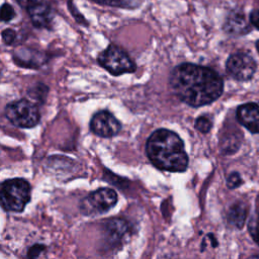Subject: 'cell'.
<instances>
[{"label": "cell", "mask_w": 259, "mask_h": 259, "mask_svg": "<svg viewBox=\"0 0 259 259\" xmlns=\"http://www.w3.org/2000/svg\"><path fill=\"white\" fill-rule=\"evenodd\" d=\"M97 61L101 67L114 76L124 73H133L137 69L135 62L128 54L115 45H110L102 51L99 54Z\"/></svg>", "instance_id": "cell-4"}, {"label": "cell", "mask_w": 259, "mask_h": 259, "mask_svg": "<svg viewBox=\"0 0 259 259\" xmlns=\"http://www.w3.org/2000/svg\"><path fill=\"white\" fill-rule=\"evenodd\" d=\"M33 26L37 28H49L53 22L54 11L46 1H36L26 9Z\"/></svg>", "instance_id": "cell-10"}, {"label": "cell", "mask_w": 259, "mask_h": 259, "mask_svg": "<svg viewBox=\"0 0 259 259\" xmlns=\"http://www.w3.org/2000/svg\"><path fill=\"white\" fill-rule=\"evenodd\" d=\"M5 115L13 125L22 128L33 127L40 119L38 107L27 99L8 103L5 107Z\"/></svg>", "instance_id": "cell-5"}, {"label": "cell", "mask_w": 259, "mask_h": 259, "mask_svg": "<svg viewBox=\"0 0 259 259\" xmlns=\"http://www.w3.org/2000/svg\"><path fill=\"white\" fill-rule=\"evenodd\" d=\"M247 212V207L243 202H236L228 211V222L237 229H242L246 223Z\"/></svg>", "instance_id": "cell-13"}, {"label": "cell", "mask_w": 259, "mask_h": 259, "mask_svg": "<svg viewBox=\"0 0 259 259\" xmlns=\"http://www.w3.org/2000/svg\"><path fill=\"white\" fill-rule=\"evenodd\" d=\"M196 130H198L202 134H206L210 131L212 126L211 120L207 116H199L196 118L195 123H194Z\"/></svg>", "instance_id": "cell-16"}, {"label": "cell", "mask_w": 259, "mask_h": 259, "mask_svg": "<svg viewBox=\"0 0 259 259\" xmlns=\"http://www.w3.org/2000/svg\"><path fill=\"white\" fill-rule=\"evenodd\" d=\"M30 185L22 178H12L2 182L1 205L7 211L21 212L30 200Z\"/></svg>", "instance_id": "cell-3"}, {"label": "cell", "mask_w": 259, "mask_h": 259, "mask_svg": "<svg viewBox=\"0 0 259 259\" xmlns=\"http://www.w3.org/2000/svg\"><path fill=\"white\" fill-rule=\"evenodd\" d=\"M252 257H255V258H259V255H255V256H252Z\"/></svg>", "instance_id": "cell-25"}, {"label": "cell", "mask_w": 259, "mask_h": 259, "mask_svg": "<svg viewBox=\"0 0 259 259\" xmlns=\"http://www.w3.org/2000/svg\"><path fill=\"white\" fill-rule=\"evenodd\" d=\"M243 140V135L238 128L227 133L221 140V149L225 154H233L238 151Z\"/></svg>", "instance_id": "cell-12"}, {"label": "cell", "mask_w": 259, "mask_h": 259, "mask_svg": "<svg viewBox=\"0 0 259 259\" xmlns=\"http://www.w3.org/2000/svg\"><path fill=\"white\" fill-rule=\"evenodd\" d=\"M90 130L98 137L112 138L120 132L121 124L109 111L101 110L92 116L90 121Z\"/></svg>", "instance_id": "cell-8"}, {"label": "cell", "mask_w": 259, "mask_h": 259, "mask_svg": "<svg viewBox=\"0 0 259 259\" xmlns=\"http://www.w3.org/2000/svg\"><path fill=\"white\" fill-rule=\"evenodd\" d=\"M250 22L252 25L259 30V10L255 9L250 13Z\"/></svg>", "instance_id": "cell-22"}, {"label": "cell", "mask_w": 259, "mask_h": 259, "mask_svg": "<svg viewBox=\"0 0 259 259\" xmlns=\"http://www.w3.org/2000/svg\"><path fill=\"white\" fill-rule=\"evenodd\" d=\"M68 7H69V9H70V11H71V14L74 16V18L76 19L77 22L82 23V24H87L86 19L84 18V16H83L81 13H79L78 9H77L76 6L74 5V2H72L71 0H69V1H68Z\"/></svg>", "instance_id": "cell-20"}, {"label": "cell", "mask_w": 259, "mask_h": 259, "mask_svg": "<svg viewBox=\"0 0 259 259\" xmlns=\"http://www.w3.org/2000/svg\"><path fill=\"white\" fill-rule=\"evenodd\" d=\"M127 229L128 226L126 222L119 219L110 220L105 226L106 235L113 242L121 240L124 234L127 232Z\"/></svg>", "instance_id": "cell-14"}, {"label": "cell", "mask_w": 259, "mask_h": 259, "mask_svg": "<svg viewBox=\"0 0 259 259\" xmlns=\"http://www.w3.org/2000/svg\"><path fill=\"white\" fill-rule=\"evenodd\" d=\"M169 85L179 100L193 107L212 103L224 91L223 79L214 70L190 63L172 70Z\"/></svg>", "instance_id": "cell-1"}, {"label": "cell", "mask_w": 259, "mask_h": 259, "mask_svg": "<svg viewBox=\"0 0 259 259\" xmlns=\"http://www.w3.org/2000/svg\"><path fill=\"white\" fill-rule=\"evenodd\" d=\"M236 118L243 126L253 134H259V105L253 102L240 105Z\"/></svg>", "instance_id": "cell-9"}, {"label": "cell", "mask_w": 259, "mask_h": 259, "mask_svg": "<svg viewBox=\"0 0 259 259\" xmlns=\"http://www.w3.org/2000/svg\"><path fill=\"white\" fill-rule=\"evenodd\" d=\"M20 7L22 8H29L31 5H33L37 0H14Z\"/></svg>", "instance_id": "cell-23"}, {"label": "cell", "mask_w": 259, "mask_h": 259, "mask_svg": "<svg viewBox=\"0 0 259 259\" xmlns=\"http://www.w3.org/2000/svg\"><path fill=\"white\" fill-rule=\"evenodd\" d=\"M224 30L232 35H243L248 33L251 27L241 11H232L225 21Z\"/></svg>", "instance_id": "cell-11"}, {"label": "cell", "mask_w": 259, "mask_h": 259, "mask_svg": "<svg viewBox=\"0 0 259 259\" xmlns=\"http://www.w3.org/2000/svg\"><path fill=\"white\" fill-rule=\"evenodd\" d=\"M1 20L3 22H8L15 17V10L13 6L9 3H3L1 6Z\"/></svg>", "instance_id": "cell-17"}, {"label": "cell", "mask_w": 259, "mask_h": 259, "mask_svg": "<svg viewBox=\"0 0 259 259\" xmlns=\"http://www.w3.org/2000/svg\"><path fill=\"white\" fill-rule=\"evenodd\" d=\"M117 202V194L111 188H99L86 196L80 204L81 211L86 215L100 214L111 207Z\"/></svg>", "instance_id": "cell-6"}, {"label": "cell", "mask_w": 259, "mask_h": 259, "mask_svg": "<svg viewBox=\"0 0 259 259\" xmlns=\"http://www.w3.org/2000/svg\"><path fill=\"white\" fill-rule=\"evenodd\" d=\"M249 232L254 241L259 245V215L249 223Z\"/></svg>", "instance_id": "cell-19"}, {"label": "cell", "mask_w": 259, "mask_h": 259, "mask_svg": "<svg viewBox=\"0 0 259 259\" xmlns=\"http://www.w3.org/2000/svg\"><path fill=\"white\" fill-rule=\"evenodd\" d=\"M256 62L252 56L245 52L232 54L226 62L228 74L238 81L250 80L256 72Z\"/></svg>", "instance_id": "cell-7"}, {"label": "cell", "mask_w": 259, "mask_h": 259, "mask_svg": "<svg viewBox=\"0 0 259 259\" xmlns=\"http://www.w3.org/2000/svg\"><path fill=\"white\" fill-rule=\"evenodd\" d=\"M146 154L160 170L183 172L188 167L183 141L176 133L166 128H159L151 134L146 143Z\"/></svg>", "instance_id": "cell-2"}, {"label": "cell", "mask_w": 259, "mask_h": 259, "mask_svg": "<svg viewBox=\"0 0 259 259\" xmlns=\"http://www.w3.org/2000/svg\"><path fill=\"white\" fill-rule=\"evenodd\" d=\"M15 38H16V32L13 29L7 28L2 31V39H3L4 44L12 45L14 42Z\"/></svg>", "instance_id": "cell-21"}, {"label": "cell", "mask_w": 259, "mask_h": 259, "mask_svg": "<svg viewBox=\"0 0 259 259\" xmlns=\"http://www.w3.org/2000/svg\"><path fill=\"white\" fill-rule=\"evenodd\" d=\"M256 49H257V51H258V53H259V40L256 42Z\"/></svg>", "instance_id": "cell-24"}, {"label": "cell", "mask_w": 259, "mask_h": 259, "mask_svg": "<svg viewBox=\"0 0 259 259\" xmlns=\"http://www.w3.org/2000/svg\"><path fill=\"white\" fill-rule=\"evenodd\" d=\"M243 183V180L241 178V175L238 172H233L228 176L227 179V186L230 189H235L239 187Z\"/></svg>", "instance_id": "cell-18"}, {"label": "cell", "mask_w": 259, "mask_h": 259, "mask_svg": "<svg viewBox=\"0 0 259 259\" xmlns=\"http://www.w3.org/2000/svg\"><path fill=\"white\" fill-rule=\"evenodd\" d=\"M91 1L101 4V5L123 7V8H130V7H132V4L134 3L133 0H91Z\"/></svg>", "instance_id": "cell-15"}]
</instances>
